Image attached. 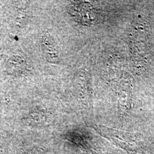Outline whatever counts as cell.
Instances as JSON below:
<instances>
[{
	"label": "cell",
	"instance_id": "1",
	"mask_svg": "<svg viewBox=\"0 0 154 154\" xmlns=\"http://www.w3.org/2000/svg\"><path fill=\"white\" fill-rule=\"evenodd\" d=\"M70 13L78 22L84 24H93L97 20V14L89 3L74 1L70 6Z\"/></svg>",
	"mask_w": 154,
	"mask_h": 154
},
{
	"label": "cell",
	"instance_id": "2",
	"mask_svg": "<svg viewBox=\"0 0 154 154\" xmlns=\"http://www.w3.org/2000/svg\"><path fill=\"white\" fill-rule=\"evenodd\" d=\"M42 45L47 60L51 63H58L60 61V58L57 51L55 43L50 36L48 34H45L42 39Z\"/></svg>",
	"mask_w": 154,
	"mask_h": 154
}]
</instances>
